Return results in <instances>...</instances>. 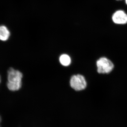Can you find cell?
I'll list each match as a JSON object with an SVG mask.
<instances>
[{
    "label": "cell",
    "instance_id": "1",
    "mask_svg": "<svg viewBox=\"0 0 127 127\" xmlns=\"http://www.w3.org/2000/svg\"><path fill=\"white\" fill-rule=\"evenodd\" d=\"M23 74L20 71L10 68L7 71V86L12 91L19 90L21 87Z\"/></svg>",
    "mask_w": 127,
    "mask_h": 127
},
{
    "label": "cell",
    "instance_id": "2",
    "mask_svg": "<svg viewBox=\"0 0 127 127\" xmlns=\"http://www.w3.org/2000/svg\"><path fill=\"white\" fill-rule=\"evenodd\" d=\"M97 71L100 73H109L113 70L114 65L113 63L106 57L101 58L96 62Z\"/></svg>",
    "mask_w": 127,
    "mask_h": 127
},
{
    "label": "cell",
    "instance_id": "3",
    "mask_svg": "<svg viewBox=\"0 0 127 127\" xmlns=\"http://www.w3.org/2000/svg\"><path fill=\"white\" fill-rule=\"evenodd\" d=\"M70 84L72 88L76 91L84 90L86 88L87 82L82 75H77L73 76L70 81Z\"/></svg>",
    "mask_w": 127,
    "mask_h": 127
},
{
    "label": "cell",
    "instance_id": "4",
    "mask_svg": "<svg viewBox=\"0 0 127 127\" xmlns=\"http://www.w3.org/2000/svg\"><path fill=\"white\" fill-rule=\"evenodd\" d=\"M113 21L114 23L118 24H124L127 23V15L122 11H118L113 16Z\"/></svg>",
    "mask_w": 127,
    "mask_h": 127
},
{
    "label": "cell",
    "instance_id": "5",
    "mask_svg": "<svg viewBox=\"0 0 127 127\" xmlns=\"http://www.w3.org/2000/svg\"><path fill=\"white\" fill-rule=\"evenodd\" d=\"M10 36V32L7 28L5 26H0V40L2 41L7 40Z\"/></svg>",
    "mask_w": 127,
    "mask_h": 127
},
{
    "label": "cell",
    "instance_id": "6",
    "mask_svg": "<svg viewBox=\"0 0 127 127\" xmlns=\"http://www.w3.org/2000/svg\"><path fill=\"white\" fill-rule=\"evenodd\" d=\"M59 61L62 65L64 66H68L70 65L71 62V59L70 57L68 55H62L59 58Z\"/></svg>",
    "mask_w": 127,
    "mask_h": 127
},
{
    "label": "cell",
    "instance_id": "7",
    "mask_svg": "<svg viewBox=\"0 0 127 127\" xmlns=\"http://www.w3.org/2000/svg\"><path fill=\"white\" fill-rule=\"evenodd\" d=\"M1 82V77H0V83Z\"/></svg>",
    "mask_w": 127,
    "mask_h": 127
},
{
    "label": "cell",
    "instance_id": "8",
    "mask_svg": "<svg viewBox=\"0 0 127 127\" xmlns=\"http://www.w3.org/2000/svg\"><path fill=\"white\" fill-rule=\"evenodd\" d=\"M0 122H1V118H0Z\"/></svg>",
    "mask_w": 127,
    "mask_h": 127
},
{
    "label": "cell",
    "instance_id": "9",
    "mask_svg": "<svg viewBox=\"0 0 127 127\" xmlns=\"http://www.w3.org/2000/svg\"><path fill=\"white\" fill-rule=\"evenodd\" d=\"M126 3H127V0H126Z\"/></svg>",
    "mask_w": 127,
    "mask_h": 127
}]
</instances>
